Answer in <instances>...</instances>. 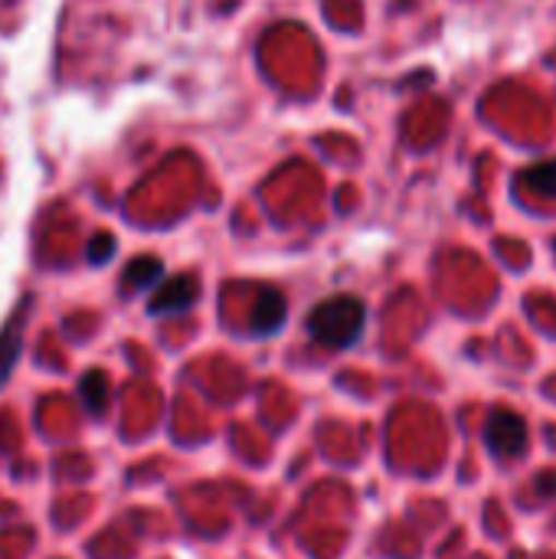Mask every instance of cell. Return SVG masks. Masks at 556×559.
<instances>
[{"instance_id":"1","label":"cell","mask_w":556,"mask_h":559,"mask_svg":"<svg viewBox=\"0 0 556 559\" xmlns=\"http://www.w3.org/2000/svg\"><path fill=\"white\" fill-rule=\"evenodd\" d=\"M367 324V308L360 298L354 295H334L328 301H321L318 308H311L305 328L308 334L331 350H344L351 344H357V337L364 334Z\"/></svg>"},{"instance_id":"2","label":"cell","mask_w":556,"mask_h":559,"mask_svg":"<svg viewBox=\"0 0 556 559\" xmlns=\"http://www.w3.org/2000/svg\"><path fill=\"white\" fill-rule=\"evenodd\" d=\"M485 442L498 459H518L528 449V423L511 409H495L485 426Z\"/></svg>"},{"instance_id":"3","label":"cell","mask_w":556,"mask_h":559,"mask_svg":"<svg viewBox=\"0 0 556 559\" xmlns=\"http://www.w3.org/2000/svg\"><path fill=\"white\" fill-rule=\"evenodd\" d=\"M197 295H200V285H197L193 275H174V278H167V282L154 292V298L147 301V311H151L154 318L180 314V311H187V308L197 301Z\"/></svg>"},{"instance_id":"4","label":"cell","mask_w":556,"mask_h":559,"mask_svg":"<svg viewBox=\"0 0 556 559\" xmlns=\"http://www.w3.org/2000/svg\"><path fill=\"white\" fill-rule=\"evenodd\" d=\"M26 311H29V298L10 314V321L0 328V386L10 380L16 360H20V350H23V331H26Z\"/></svg>"},{"instance_id":"5","label":"cell","mask_w":556,"mask_h":559,"mask_svg":"<svg viewBox=\"0 0 556 559\" xmlns=\"http://www.w3.org/2000/svg\"><path fill=\"white\" fill-rule=\"evenodd\" d=\"M282 324H285V298L275 288H265L252 308V331L259 337H269V334H279Z\"/></svg>"},{"instance_id":"6","label":"cell","mask_w":556,"mask_h":559,"mask_svg":"<svg viewBox=\"0 0 556 559\" xmlns=\"http://www.w3.org/2000/svg\"><path fill=\"white\" fill-rule=\"evenodd\" d=\"M161 278H164V262L154 255H138L134 262H128L121 285L125 292H144V288H154Z\"/></svg>"},{"instance_id":"7","label":"cell","mask_w":556,"mask_h":559,"mask_svg":"<svg viewBox=\"0 0 556 559\" xmlns=\"http://www.w3.org/2000/svg\"><path fill=\"white\" fill-rule=\"evenodd\" d=\"M79 393H82V403H85L88 413H95V416L105 413V406H108V380H105L102 370L85 373L82 383H79Z\"/></svg>"},{"instance_id":"8","label":"cell","mask_w":556,"mask_h":559,"mask_svg":"<svg viewBox=\"0 0 556 559\" xmlns=\"http://www.w3.org/2000/svg\"><path fill=\"white\" fill-rule=\"evenodd\" d=\"M524 183L537 193H554L556 197V164H537L524 174Z\"/></svg>"},{"instance_id":"9","label":"cell","mask_w":556,"mask_h":559,"mask_svg":"<svg viewBox=\"0 0 556 559\" xmlns=\"http://www.w3.org/2000/svg\"><path fill=\"white\" fill-rule=\"evenodd\" d=\"M115 255V236L111 233H98L92 242H88V262L92 265H102Z\"/></svg>"}]
</instances>
